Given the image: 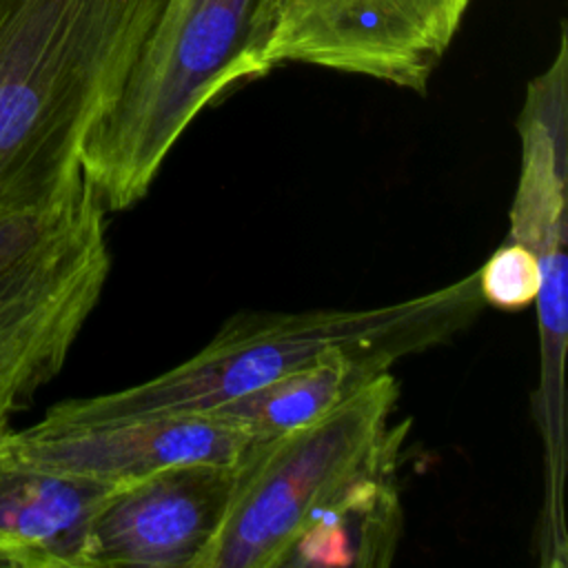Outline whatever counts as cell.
<instances>
[{"label":"cell","mask_w":568,"mask_h":568,"mask_svg":"<svg viewBox=\"0 0 568 568\" xmlns=\"http://www.w3.org/2000/svg\"><path fill=\"white\" fill-rule=\"evenodd\" d=\"M395 362L379 351L333 348L311 364L206 413L257 437H275L324 417L375 377L388 373Z\"/></svg>","instance_id":"obj_12"},{"label":"cell","mask_w":568,"mask_h":568,"mask_svg":"<svg viewBox=\"0 0 568 568\" xmlns=\"http://www.w3.org/2000/svg\"><path fill=\"white\" fill-rule=\"evenodd\" d=\"M164 0H0V215L49 204Z\"/></svg>","instance_id":"obj_1"},{"label":"cell","mask_w":568,"mask_h":568,"mask_svg":"<svg viewBox=\"0 0 568 568\" xmlns=\"http://www.w3.org/2000/svg\"><path fill=\"white\" fill-rule=\"evenodd\" d=\"M399 397L382 373L324 417L264 439L248 457L226 519L200 568H277L302 526L348 481L395 466L406 424L390 428Z\"/></svg>","instance_id":"obj_5"},{"label":"cell","mask_w":568,"mask_h":568,"mask_svg":"<svg viewBox=\"0 0 568 568\" xmlns=\"http://www.w3.org/2000/svg\"><path fill=\"white\" fill-rule=\"evenodd\" d=\"M246 457L169 466L113 488L93 517L87 568H200L226 519Z\"/></svg>","instance_id":"obj_9"},{"label":"cell","mask_w":568,"mask_h":568,"mask_svg":"<svg viewBox=\"0 0 568 568\" xmlns=\"http://www.w3.org/2000/svg\"><path fill=\"white\" fill-rule=\"evenodd\" d=\"M264 439L213 413H175L109 422H60L44 415L24 430H0L2 453L24 466L126 486L162 468L235 464Z\"/></svg>","instance_id":"obj_8"},{"label":"cell","mask_w":568,"mask_h":568,"mask_svg":"<svg viewBox=\"0 0 568 568\" xmlns=\"http://www.w3.org/2000/svg\"><path fill=\"white\" fill-rule=\"evenodd\" d=\"M473 0H277L264 62L311 64L424 93Z\"/></svg>","instance_id":"obj_7"},{"label":"cell","mask_w":568,"mask_h":568,"mask_svg":"<svg viewBox=\"0 0 568 568\" xmlns=\"http://www.w3.org/2000/svg\"><path fill=\"white\" fill-rule=\"evenodd\" d=\"M106 211L82 178L0 215V430L64 366L111 268Z\"/></svg>","instance_id":"obj_4"},{"label":"cell","mask_w":568,"mask_h":568,"mask_svg":"<svg viewBox=\"0 0 568 568\" xmlns=\"http://www.w3.org/2000/svg\"><path fill=\"white\" fill-rule=\"evenodd\" d=\"M277 0H164L118 95L89 131L80 166L106 213L138 204L186 126L268 75Z\"/></svg>","instance_id":"obj_2"},{"label":"cell","mask_w":568,"mask_h":568,"mask_svg":"<svg viewBox=\"0 0 568 568\" xmlns=\"http://www.w3.org/2000/svg\"><path fill=\"white\" fill-rule=\"evenodd\" d=\"M484 304L501 311H521L535 304L541 286V271L535 253L517 240L504 242L481 268H477Z\"/></svg>","instance_id":"obj_13"},{"label":"cell","mask_w":568,"mask_h":568,"mask_svg":"<svg viewBox=\"0 0 568 568\" xmlns=\"http://www.w3.org/2000/svg\"><path fill=\"white\" fill-rule=\"evenodd\" d=\"M384 466L348 481L302 526L277 568L388 566L402 535V504Z\"/></svg>","instance_id":"obj_11"},{"label":"cell","mask_w":568,"mask_h":568,"mask_svg":"<svg viewBox=\"0 0 568 568\" xmlns=\"http://www.w3.org/2000/svg\"><path fill=\"white\" fill-rule=\"evenodd\" d=\"M521 171L510 209V240L537 257L541 286L535 300L541 335V384L535 402L546 442V510L561 508L564 475V351H566V140H568V27L559 24L550 64L526 87L517 118Z\"/></svg>","instance_id":"obj_6"},{"label":"cell","mask_w":568,"mask_h":568,"mask_svg":"<svg viewBox=\"0 0 568 568\" xmlns=\"http://www.w3.org/2000/svg\"><path fill=\"white\" fill-rule=\"evenodd\" d=\"M484 306L477 271L437 291L375 308L246 313L231 317L182 364L122 390L55 404L60 422L206 413L262 388L333 348L422 353L462 331Z\"/></svg>","instance_id":"obj_3"},{"label":"cell","mask_w":568,"mask_h":568,"mask_svg":"<svg viewBox=\"0 0 568 568\" xmlns=\"http://www.w3.org/2000/svg\"><path fill=\"white\" fill-rule=\"evenodd\" d=\"M111 490L18 464L0 448V552L7 566L87 568L91 524Z\"/></svg>","instance_id":"obj_10"}]
</instances>
